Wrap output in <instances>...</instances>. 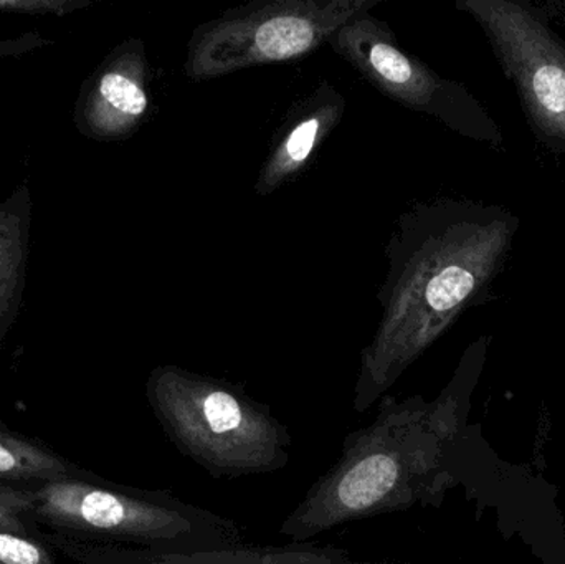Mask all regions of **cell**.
Instances as JSON below:
<instances>
[{
    "label": "cell",
    "mask_w": 565,
    "mask_h": 564,
    "mask_svg": "<svg viewBox=\"0 0 565 564\" xmlns=\"http://www.w3.org/2000/svg\"><path fill=\"white\" fill-rule=\"evenodd\" d=\"M29 194L0 202V334L7 330L22 297L25 275Z\"/></svg>",
    "instance_id": "11"
},
{
    "label": "cell",
    "mask_w": 565,
    "mask_h": 564,
    "mask_svg": "<svg viewBox=\"0 0 565 564\" xmlns=\"http://www.w3.org/2000/svg\"><path fill=\"white\" fill-rule=\"evenodd\" d=\"M32 510L30 492L0 486V532L26 536L25 526L20 522L19 513Z\"/></svg>",
    "instance_id": "14"
},
{
    "label": "cell",
    "mask_w": 565,
    "mask_h": 564,
    "mask_svg": "<svg viewBox=\"0 0 565 564\" xmlns=\"http://www.w3.org/2000/svg\"><path fill=\"white\" fill-rule=\"evenodd\" d=\"M345 98L329 82H321L309 95L291 106L271 139L270 151L258 171L255 192L275 194L296 181L315 159L322 142L344 118Z\"/></svg>",
    "instance_id": "9"
},
{
    "label": "cell",
    "mask_w": 565,
    "mask_h": 564,
    "mask_svg": "<svg viewBox=\"0 0 565 564\" xmlns=\"http://www.w3.org/2000/svg\"><path fill=\"white\" fill-rule=\"evenodd\" d=\"M447 391L435 403L382 397L375 419L344 437L338 462L282 520L280 535L311 542L335 526L430 502L454 436L455 400Z\"/></svg>",
    "instance_id": "2"
},
{
    "label": "cell",
    "mask_w": 565,
    "mask_h": 564,
    "mask_svg": "<svg viewBox=\"0 0 565 564\" xmlns=\"http://www.w3.org/2000/svg\"><path fill=\"white\" fill-rule=\"evenodd\" d=\"M328 45L392 102L437 119L470 141L497 151L504 148L503 131L483 103L463 83L438 75L405 50L372 10L345 22Z\"/></svg>",
    "instance_id": "6"
},
{
    "label": "cell",
    "mask_w": 565,
    "mask_h": 564,
    "mask_svg": "<svg viewBox=\"0 0 565 564\" xmlns=\"http://www.w3.org/2000/svg\"><path fill=\"white\" fill-rule=\"evenodd\" d=\"M151 82L145 43L126 40L86 82L76 113L79 129L102 141L131 138L151 116Z\"/></svg>",
    "instance_id": "8"
},
{
    "label": "cell",
    "mask_w": 565,
    "mask_h": 564,
    "mask_svg": "<svg viewBox=\"0 0 565 564\" xmlns=\"http://www.w3.org/2000/svg\"><path fill=\"white\" fill-rule=\"evenodd\" d=\"M520 227L510 209L471 199H434L402 212L385 247L381 321L361 353L355 413L387 396L465 311L487 300Z\"/></svg>",
    "instance_id": "1"
},
{
    "label": "cell",
    "mask_w": 565,
    "mask_h": 564,
    "mask_svg": "<svg viewBox=\"0 0 565 564\" xmlns=\"http://www.w3.org/2000/svg\"><path fill=\"white\" fill-rule=\"evenodd\" d=\"M83 564H401L359 562L344 550L315 543H288L278 546L242 545L194 553H159L128 546L85 549Z\"/></svg>",
    "instance_id": "10"
},
{
    "label": "cell",
    "mask_w": 565,
    "mask_h": 564,
    "mask_svg": "<svg viewBox=\"0 0 565 564\" xmlns=\"http://www.w3.org/2000/svg\"><path fill=\"white\" fill-rule=\"evenodd\" d=\"M487 36L541 145L565 156V36L513 0H457Z\"/></svg>",
    "instance_id": "7"
},
{
    "label": "cell",
    "mask_w": 565,
    "mask_h": 564,
    "mask_svg": "<svg viewBox=\"0 0 565 564\" xmlns=\"http://www.w3.org/2000/svg\"><path fill=\"white\" fill-rule=\"evenodd\" d=\"M88 2L73 0H0V12L56 13L65 15Z\"/></svg>",
    "instance_id": "15"
},
{
    "label": "cell",
    "mask_w": 565,
    "mask_h": 564,
    "mask_svg": "<svg viewBox=\"0 0 565 564\" xmlns=\"http://www.w3.org/2000/svg\"><path fill=\"white\" fill-rule=\"evenodd\" d=\"M382 0H252L192 30L184 73L191 82L224 78L250 66L311 55L349 20Z\"/></svg>",
    "instance_id": "5"
},
{
    "label": "cell",
    "mask_w": 565,
    "mask_h": 564,
    "mask_svg": "<svg viewBox=\"0 0 565 564\" xmlns=\"http://www.w3.org/2000/svg\"><path fill=\"white\" fill-rule=\"evenodd\" d=\"M30 499V512L49 525L128 549L194 553L247 543L235 520L162 490L66 479L43 483Z\"/></svg>",
    "instance_id": "4"
},
{
    "label": "cell",
    "mask_w": 565,
    "mask_h": 564,
    "mask_svg": "<svg viewBox=\"0 0 565 564\" xmlns=\"http://www.w3.org/2000/svg\"><path fill=\"white\" fill-rule=\"evenodd\" d=\"M66 479H78V472L55 454L12 434L0 433V480L50 483Z\"/></svg>",
    "instance_id": "12"
},
{
    "label": "cell",
    "mask_w": 565,
    "mask_h": 564,
    "mask_svg": "<svg viewBox=\"0 0 565 564\" xmlns=\"http://www.w3.org/2000/svg\"><path fill=\"white\" fill-rule=\"evenodd\" d=\"M43 40L39 35H25L15 40H0V58L2 56L19 55L26 50L42 45Z\"/></svg>",
    "instance_id": "16"
},
{
    "label": "cell",
    "mask_w": 565,
    "mask_h": 564,
    "mask_svg": "<svg viewBox=\"0 0 565 564\" xmlns=\"http://www.w3.org/2000/svg\"><path fill=\"white\" fill-rule=\"evenodd\" d=\"M0 564H53V560L29 536L0 532Z\"/></svg>",
    "instance_id": "13"
},
{
    "label": "cell",
    "mask_w": 565,
    "mask_h": 564,
    "mask_svg": "<svg viewBox=\"0 0 565 564\" xmlns=\"http://www.w3.org/2000/svg\"><path fill=\"white\" fill-rule=\"evenodd\" d=\"M146 397L172 446L215 479L288 466V427L241 384L162 364L149 374Z\"/></svg>",
    "instance_id": "3"
}]
</instances>
